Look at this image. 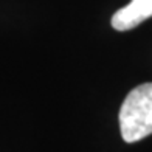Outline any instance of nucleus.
Wrapping results in <instances>:
<instances>
[{
  "mask_svg": "<svg viewBox=\"0 0 152 152\" xmlns=\"http://www.w3.org/2000/svg\"><path fill=\"white\" fill-rule=\"evenodd\" d=\"M120 129L126 143H135L152 134V82L130 90L120 109Z\"/></svg>",
  "mask_w": 152,
  "mask_h": 152,
  "instance_id": "1",
  "label": "nucleus"
},
{
  "mask_svg": "<svg viewBox=\"0 0 152 152\" xmlns=\"http://www.w3.org/2000/svg\"><path fill=\"white\" fill-rule=\"evenodd\" d=\"M149 17H152V0H132L113 14L112 26L116 31H127Z\"/></svg>",
  "mask_w": 152,
  "mask_h": 152,
  "instance_id": "2",
  "label": "nucleus"
}]
</instances>
